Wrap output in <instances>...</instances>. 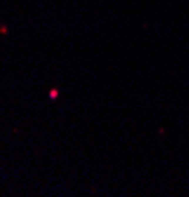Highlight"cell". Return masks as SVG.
I'll use <instances>...</instances> for the list:
<instances>
[{
	"label": "cell",
	"mask_w": 189,
	"mask_h": 197,
	"mask_svg": "<svg viewBox=\"0 0 189 197\" xmlns=\"http://www.w3.org/2000/svg\"><path fill=\"white\" fill-rule=\"evenodd\" d=\"M57 95H59V91H57V89H53V91L49 93V97H51V98H55V97H57Z\"/></svg>",
	"instance_id": "6da1fadb"
}]
</instances>
